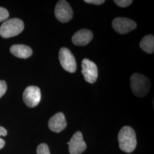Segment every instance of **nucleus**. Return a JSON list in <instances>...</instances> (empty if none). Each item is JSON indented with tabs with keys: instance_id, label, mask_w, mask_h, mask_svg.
<instances>
[{
	"instance_id": "f257e3e1",
	"label": "nucleus",
	"mask_w": 154,
	"mask_h": 154,
	"mask_svg": "<svg viewBox=\"0 0 154 154\" xmlns=\"http://www.w3.org/2000/svg\"><path fill=\"white\" fill-rule=\"evenodd\" d=\"M119 146L122 151L131 153L136 149L137 145L136 133L132 127L124 126L118 134Z\"/></svg>"
},
{
	"instance_id": "f03ea898",
	"label": "nucleus",
	"mask_w": 154,
	"mask_h": 154,
	"mask_svg": "<svg viewBox=\"0 0 154 154\" xmlns=\"http://www.w3.org/2000/svg\"><path fill=\"white\" fill-rule=\"evenodd\" d=\"M133 94L139 98L145 97L151 88V83L147 77L141 74L135 73L130 79Z\"/></svg>"
},
{
	"instance_id": "7ed1b4c3",
	"label": "nucleus",
	"mask_w": 154,
	"mask_h": 154,
	"mask_svg": "<svg viewBox=\"0 0 154 154\" xmlns=\"http://www.w3.org/2000/svg\"><path fill=\"white\" fill-rule=\"evenodd\" d=\"M24 23L19 18H11L4 22L0 27V35L4 38H11L22 32Z\"/></svg>"
},
{
	"instance_id": "20e7f679",
	"label": "nucleus",
	"mask_w": 154,
	"mask_h": 154,
	"mask_svg": "<svg viewBox=\"0 0 154 154\" xmlns=\"http://www.w3.org/2000/svg\"><path fill=\"white\" fill-rule=\"evenodd\" d=\"M59 59L61 66L67 72L73 73L77 70L75 58L71 51L66 48H62L59 53Z\"/></svg>"
},
{
	"instance_id": "39448f33",
	"label": "nucleus",
	"mask_w": 154,
	"mask_h": 154,
	"mask_svg": "<svg viewBox=\"0 0 154 154\" xmlns=\"http://www.w3.org/2000/svg\"><path fill=\"white\" fill-rule=\"evenodd\" d=\"M22 98L23 102L28 107H35L38 105L41 99V90L37 86H28L23 91Z\"/></svg>"
},
{
	"instance_id": "423d86ee",
	"label": "nucleus",
	"mask_w": 154,
	"mask_h": 154,
	"mask_svg": "<svg viewBox=\"0 0 154 154\" xmlns=\"http://www.w3.org/2000/svg\"><path fill=\"white\" fill-rule=\"evenodd\" d=\"M56 18L62 23L69 22L73 16V11L69 3L65 0L59 1L55 8Z\"/></svg>"
},
{
	"instance_id": "0eeeda50",
	"label": "nucleus",
	"mask_w": 154,
	"mask_h": 154,
	"mask_svg": "<svg viewBox=\"0 0 154 154\" xmlns=\"http://www.w3.org/2000/svg\"><path fill=\"white\" fill-rule=\"evenodd\" d=\"M112 27L117 33L125 34L137 28L136 22L132 20L124 17L116 18L112 22Z\"/></svg>"
},
{
	"instance_id": "6e6552de",
	"label": "nucleus",
	"mask_w": 154,
	"mask_h": 154,
	"mask_svg": "<svg viewBox=\"0 0 154 154\" xmlns=\"http://www.w3.org/2000/svg\"><path fill=\"white\" fill-rule=\"evenodd\" d=\"M82 73L86 82L94 83L97 81L98 73L97 66L95 63L85 58L82 62Z\"/></svg>"
},
{
	"instance_id": "1a4fd4ad",
	"label": "nucleus",
	"mask_w": 154,
	"mask_h": 154,
	"mask_svg": "<svg viewBox=\"0 0 154 154\" xmlns=\"http://www.w3.org/2000/svg\"><path fill=\"white\" fill-rule=\"evenodd\" d=\"M87 148V145L83 139L82 133L75 132L69 142V151L70 154H81Z\"/></svg>"
},
{
	"instance_id": "9d476101",
	"label": "nucleus",
	"mask_w": 154,
	"mask_h": 154,
	"mask_svg": "<svg viewBox=\"0 0 154 154\" xmlns=\"http://www.w3.org/2000/svg\"><path fill=\"white\" fill-rule=\"evenodd\" d=\"M48 126L51 131L57 133L61 132L65 129L67 122L63 113L58 112L53 116L49 121Z\"/></svg>"
},
{
	"instance_id": "9b49d317",
	"label": "nucleus",
	"mask_w": 154,
	"mask_h": 154,
	"mask_svg": "<svg viewBox=\"0 0 154 154\" xmlns=\"http://www.w3.org/2000/svg\"><path fill=\"white\" fill-rule=\"evenodd\" d=\"M93 38L92 32L88 29H81L75 33L72 37V43L77 46H85Z\"/></svg>"
},
{
	"instance_id": "f8f14e48",
	"label": "nucleus",
	"mask_w": 154,
	"mask_h": 154,
	"mask_svg": "<svg viewBox=\"0 0 154 154\" xmlns=\"http://www.w3.org/2000/svg\"><path fill=\"white\" fill-rule=\"evenodd\" d=\"M10 51L13 55L23 59L28 58L33 54L32 49L25 45H14L11 46Z\"/></svg>"
},
{
	"instance_id": "ddd939ff",
	"label": "nucleus",
	"mask_w": 154,
	"mask_h": 154,
	"mask_svg": "<svg viewBox=\"0 0 154 154\" xmlns=\"http://www.w3.org/2000/svg\"><path fill=\"white\" fill-rule=\"evenodd\" d=\"M140 47L146 53L152 54L154 50V36L147 35L143 37L140 42Z\"/></svg>"
},
{
	"instance_id": "4468645a",
	"label": "nucleus",
	"mask_w": 154,
	"mask_h": 154,
	"mask_svg": "<svg viewBox=\"0 0 154 154\" xmlns=\"http://www.w3.org/2000/svg\"><path fill=\"white\" fill-rule=\"evenodd\" d=\"M37 154H50L49 146L45 143L39 144L37 149Z\"/></svg>"
},
{
	"instance_id": "2eb2a0df",
	"label": "nucleus",
	"mask_w": 154,
	"mask_h": 154,
	"mask_svg": "<svg viewBox=\"0 0 154 154\" xmlns=\"http://www.w3.org/2000/svg\"><path fill=\"white\" fill-rule=\"evenodd\" d=\"M114 2L117 5L121 8H126L130 5L132 3L131 0H115Z\"/></svg>"
},
{
	"instance_id": "dca6fc26",
	"label": "nucleus",
	"mask_w": 154,
	"mask_h": 154,
	"mask_svg": "<svg viewBox=\"0 0 154 154\" xmlns=\"http://www.w3.org/2000/svg\"><path fill=\"white\" fill-rule=\"evenodd\" d=\"M9 17V13L7 9L0 7V22L6 20Z\"/></svg>"
},
{
	"instance_id": "f3484780",
	"label": "nucleus",
	"mask_w": 154,
	"mask_h": 154,
	"mask_svg": "<svg viewBox=\"0 0 154 154\" xmlns=\"http://www.w3.org/2000/svg\"><path fill=\"white\" fill-rule=\"evenodd\" d=\"M8 134L7 130H6L5 128H4L3 127L0 126V149H2L5 144V142L4 141V139H1V137L3 136V137H5Z\"/></svg>"
},
{
	"instance_id": "a211bd4d",
	"label": "nucleus",
	"mask_w": 154,
	"mask_h": 154,
	"mask_svg": "<svg viewBox=\"0 0 154 154\" xmlns=\"http://www.w3.org/2000/svg\"><path fill=\"white\" fill-rule=\"evenodd\" d=\"M7 90V85L5 81H0V98L5 94Z\"/></svg>"
},
{
	"instance_id": "6ab92c4d",
	"label": "nucleus",
	"mask_w": 154,
	"mask_h": 154,
	"mask_svg": "<svg viewBox=\"0 0 154 154\" xmlns=\"http://www.w3.org/2000/svg\"><path fill=\"white\" fill-rule=\"evenodd\" d=\"M84 1L86 3L93 4V5H101V4H103L105 2V0H85Z\"/></svg>"
}]
</instances>
